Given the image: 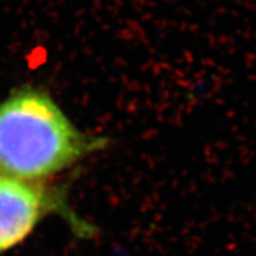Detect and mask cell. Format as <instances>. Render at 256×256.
I'll use <instances>...</instances> for the list:
<instances>
[{
	"instance_id": "6da1fadb",
	"label": "cell",
	"mask_w": 256,
	"mask_h": 256,
	"mask_svg": "<svg viewBox=\"0 0 256 256\" xmlns=\"http://www.w3.org/2000/svg\"><path fill=\"white\" fill-rule=\"evenodd\" d=\"M108 144L80 130L44 88L20 85L0 102V174L50 182Z\"/></svg>"
},
{
	"instance_id": "7a4b0ae2",
	"label": "cell",
	"mask_w": 256,
	"mask_h": 256,
	"mask_svg": "<svg viewBox=\"0 0 256 256\" xmlns=\"http://www.w3.org/2000/svg\"><path fill=\"white\" fill-rule=\"evenodd\" d=\"M50 216L62 217L78 238L97 234V228L71 206L67 186L0 174V255L24 243Z\"/></svg>"
}]
</instances>
